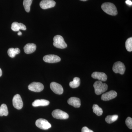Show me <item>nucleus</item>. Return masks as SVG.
<instances>
[{
  "label": "nucleus",
  "instance_id": "0eeeda50",
  "mask_svg": "<svg viewBox=\"0 0 132 132\" xmlns=\"http://www.w3.org/2000/svg\"><path fill=\"white\" fill-rule=\"evenodd\" d=\"M29 90L35 92H40L44 89V87L42 83L39 82H34L29 85Z\"/></svg>",
  "mask_w": 132,
  "mask_h": 132
},
{
  "label": "nucleus",
  "instance_id": "f03ea898",
  "mask_svg": "<svg viewBox=\"0 0 132 132\" xmlns=\"http://www.w3.org/2000/svg\"><path fill=\"white\" fill-rule=\"evenodd\" d=\"M95 93L97 95L103 93L108 90V86L105 83H103L101 81H97L94 84Z\"/></svg>",
  "mask_w": 132,
  "mask_h": 132
},
{
  "label": "nucleus",
  "instance_id": "bb28decb",
  "mask_svg": "<svg viewBox=\"0 0 132 132\" xmlns=\"http://www.w3.org/2000/svg\"><path fill=\"white\" fill-rule=\"evenodd\" d=\"M126 3L127 5H129V6H132V2L131 1H130V0H127V1H126Z\"/></svg>",
  "mask_w": 132,
  "mask_h": 132
},
{
  "label": "nucleus",
  "instance_id": "b1692460",
  "mask_svg": "<svg viewBox=\"0 0 132 132\" xmlns=\"http://www.w3.org/2000/svg\"><path fill=\"white\" fill-rule=\"evenodd\" d=\"M126 48L128 52H131L132 51V38H130L128 39L126 41Z\"/></svg>",
  "mask_w": 132,
  "mask_h": 132
},
{
  "label": "nucleus",
  "instance_id": "9d476101",
  "mask_svg": "<svg viewBox=\"0 0 132 132\" xmlns=\"http://www.w3.org/2000/svg\"><path fill=\"white\" fill-rule=\"evenodd\" d=\"M56 3L53 0H42L40 3V6L42 9H47L54 7Z\"/></svg>",
  "mask_w": 132,
  "mask_h": 132
},
{
  "label": "nucleus",
  "instance_id": "4be33fe9",
  "mask_svg": "<svg viewBox=\"0 0 132 132\" xmlns=\"http://www.w3.org/2000/svg\"><path fill=\"white\" fill-rule=\"evenodd\" d=\"M118 116L117 115H109L105 118V121L106 123L111 124L116 121L118 120Z\"/></svg>",
  "mask_w": 132,
  "mask_h": 132
},
{
  "label": "nucleus",
  "instance_id": "a211bd4d",
  "mask_svg": "<svg viewBox=\"0 0 132 132\" xmlns=\"http://www.w3.org/2000/svg\"><path fill=\"white\" fill-rule=\"evenodd\" d=\"M20 52V50L18 48H11L8 50L7 53L9 56L11 58H14L16 54H19Z\"/></svg>",
  "mask_w": 132,
  "mask_h": 132
},
{
  "label": "nucleus",
  "instance_id": "6ab92c4d",
  "mask_svg": "<svg viewBox=\"0 0 132 132\" xmlns=\"http://www.w3.org/2000/svg\"><path fill=\"white\" fill-rule=\"evenodd\" d=\"M80 84V80L78 77H75L73 79V81L69 83V86L72 88H76L79 86Z\"/></svg>",
  "mask_w": 132,
  "mask_h": 132
},
{
  "label": "nucleus",
  "instance_id": "4468645a",
  "mask_svg": "<svg viewBox=\"0 0 132 132\" xmlns=\"http://www.w3.org/2000/svg\"><path fill=\"white\" fill-rule=\"evenodd\" d=\"M68 103L76 108H79L81 106L80 99L77 97H71L68 100Z\"/></svg>",
  "mask_w": 132,
  "mask_h": 132
},
{
  "label": "nucleus",
  "instance_id": "1a4fd4ad",
  "mask_svg": "<svg viewBox=\"0 0 132 132\" xmlns=\"http://www.w3.org/2000/svg\"><path fill=\"white\" fill-rule=\"evenodd\" d=\"M50 88L56 94L61 95L64 92V89L61 85L55 82H51L50 85Z\"/></svg>",
  "mask_w": 132,
  "mask_h": 132
},
{
  "label": "nucleus",
  "instance_id": "cd10ccee",
  "mask_svg": "<svg viewBox=\"0 0 132 132\" xmlns=\"http://www.w3.org/2000/svg\"><path fill=\"white\" fill-rule=\"evenodd\" d=\"M2 71L1 69L0 68V77L2 76Z\"/></svg>",
  "mask_w": 132,
  "mask_h": 132
},
{
  "label": "nucleus",
  "instance_id": "412c9836",
  "mask_svg": "<svg viewBox=\"0 0 132 132\" xmlns=\"http://www.w3.org/2000/svg\"><path fill=\"white\" fill-rule=\"evenodd\" d=\"M93 111L97 116H100L103 113V110L102 109L99 107L97 104H94L93 106Z\"/></svg>",
  "mask_w": 132,
  "mask_h": 132
},
{
  "label": "nucleus",
  "instance_id": "f3484780",
  "mask_svg": "<svg viewBox=\"0 0 132 132\" xmlns=\"http://www.w3.org/2000/svg\"><path fill=\"white\" fill-rule=\"evenodd\" d=\"M50 104V102L46 100H36L32 104V105L34 107L39 106H46Z\"/></svg>",
  "mask_w": 132,
  "mask_h": 132
},
{
  "label": "nucleus",
  "instance_id": "dca6fc26",
  "mask_svg": "<svg viewBox=\"0 0 132 132\" xmlns=\"http://www.w3.org/2000/svg\"><path fill=\"white\" fill-rule=\"evenodd\" d=\"M36 48V45L34 43H28L24 47V52L27 54L34 53L35 52Z\"/></svg>",
  "mask_w": 132,
  "mask_h": 132
},
{
  "label": "nucleus",
  "instance_id": "5701e85b",
  "mask_svg": "<svg viewBox=\"0 0 132 132\" xmlns=\"http://www.w3.org/2000/svg\"><path fill=\"white\" fill-rule=\"evenodd\" d=\"M32 1L33 0H24L23 1V6L26 12H30V8Z\"/></svg>",
  "mask_w": 132,
  "mask_h": 132
},
{
  "label": "nucleus",
  "instance_id": "20e7f679",
  "mask_svg": "<svg viewBox=\"0 0 132 132\" xmlns=\"http://www.w3.org/2000/svg\"><path fill=\"white\" fill-rule=\"evenodd\" d=\"M36 126L42 130H46L52 127V125L45 119H38L36 121Z\"/></svg>",
  "mask_w": 132,
  "mask_h": 132
},
{
  "label": "nucleus",
  "instance_id": "2eb2a0df",
  "mask_svg": "<svg viewBox=\"0 0 132 132\" xmlns=\"http://www.w3.org/2000/svg\"><path fill=\"white\" fill-rule=\"evenodd\" d=\"M11 29L14 32L19 31L20 29L25 31L27 29L26 26L24 24L21 23H19L16 22H15L12 23Z\"/></svg>",
  "mask_w": 132,
  "mask_h": 132
},
{
  "label": "nucleus",
  "instance_id": "423d86ee",
  "mask_svg": "<svg viewBox=\"0 0 132 132\" xmlns=\"http://www.w3.org/2000/svg\"><path fill=\"white\" fill-rule=\"evenodd\" d=\"M52 115L53 118L58 119H67L69 118L68 114L59 109L53 111Z\"/></svg>",
  "mask_w": 132,
  "mask_h": 132
},
{
  "label": "nucleus",
  "instance_id": "9b49d317",
  "mask_svg": "<svg viewBox=\"0 0 132 132\" xmlns=\"http://www.w3.org/2000/svg\"><path fill=\"white\" fill-rule=\"evenodd\" d=\"M44 61L50 63H54L60 61L61 58L55 55H45L43 58Z\"/></svg>",
  "mask_w": 132,
  "mask_h": 132
},
{
  "label": "nucleus",
  "instance_id": "ddd939ff",
  "mask_svg": "<svg viewBox=\"0 0 132 132\" xmlns=\"http://www.w3.org/2000/svg\"><path fill=\"white\" fill-rule=\"evenodd\" d=\"M92 76L94 79H97L101 81H106L108 78L105 73L100 72H94L92 74Z\"/></svg>",
  "mask_w": 132,
  "mask_h": 132
},
{
  "label": "nucleus",
  "instance_id": "aec40b11",
  "mask_svg": "<svg viewBox=\"0 0 132 132\" xmlns=\"http://www.w3.org/2000/svg\"><path fill=\"white\" fill-rule=\"evenodd\" d=\"M7 107L5 104H2L0 107V116H7L8 115Z\"/></svg>",
  "mask_w": 132,
  "mask_h": 132
},
{
  "label": "nucleus",
  "instance_id": "393cba45",
  "mask_svg": "<svg viewBox=\"0 0 132 132\" xmlns=\"http://www.w3.org/2000/svg\"><path fill=\"white\" fill-rule=\"evenodd\" d=\"M127 126L130 129H132V119L130 117H128L126 120Z\"/></svg>",
  "mask_w": 132,
  "mask_h": 132
},
{
  "label": "nucleus",
  "instance_id": "39448f33",
  "mask_svg": "<svg viewBox=\"0 0 132 132\" xmlns=\"http://www.w3.org/2000/svg\"><path fill=\"white\" fill-rule=\"evenodd\" d=\"M126 67L123 62L120 61L116 62L113 67V71L116 73L123 75L125 73Z\"/></svg>",
  "mask_w": 132,
  "mask_h": 132
},
{
  "label": "nucleus",
  "instance_id": "f8f14e48",
  "mask_svg": "<svg viewBox=\"0 0 132 132\" xmlns=\"http://www.w3.org/2000/svg\"><path fill=\"white\" fill-rule=\"evenodd\" d=\"M117 93L115 91L111 90L102 95L101 99L104 101L110 100L117 97Z\"/></svg>",
  "mask_w": 132,
  "mask_h": 132
},
{
  "label": "nucleus",
  "instance_id": "c85d7f7f",
  "mask_svg": "<svg viewBox=\"0 0 132 132\" xmlns=\"http://www.w3.org/2000/svg\"><path fill=\"white\" fill-rule=\"evenodd\" d=\"M22 34L21 32L20 31H19V32L18 33V35L19 36L21 35Z\"/></svg>",
  "mask_w": 132,
  "mask_h": 132
},
{
  "label": "nucleus",
  "instance_id": "a878e982",
  "mask_svg": "<svg viewBox=\"0 0 132 132\" xmlns=\"http://www.w3.org/2000/svg\"><path fill=\"white\" fill-rule=\"evenodd\" d=\"M81 132H94L92 130H90L87 127H84L82 128Z\"/></svg>",
  "mask_w": 132,
  "mask_h": 132
},
{
  "label": "nucleus",
  "instance_id": "c756f323",
  "mask_svg": "<svg viewBox=\"0 0 132 132\" xmlns=\"http://www.w3.org/2000/svg\"><path fill=\"white\" fill-rule=\"evenodd\" d=\"M81 1H88V0H80Z\"/></svg>",
  "mask_w": 132,
  "mask_h": 132
},
{
  "label": "nucleus",
  "instance_id": "6e6552de",
  "mask_svg": "<svg viewBox=\"0 0 132 132\" xmlns=\"http://www.w3.org/2000/svg\"><path fill=\"white\" fill-rule=\"evenodd\" d=\"M13 104L14 107L17 109H21L23 107V103L20 95H14L13 99Z\"/></svg>",
  "mask_w": 132,
  "mask_h": 132
},
{
  "label": "nucleus",
  "instance_id": "f257e3e1",
  "mask_svg": "<svg viewBox=\"0 0 132 132\" xmlns=\"http://www.w3.org/2000/svg\"><path fill=\"white\" fill-rule=\"evenodd\" d=\"M101 8L105 13L111 15H116L118 14V10L114 4L110 2L103 3Z\"/></svg>",
  "mask_w": 132,
  "mask_h": 132
},
{
  "label": "nucleus",
  "instance_id": "7ed1b4c3",
  "mask_svg": "<svg viewBox=\"0 0 132 132\" xmlns=\"http://www.w3.org/2000/svg\"><path fill=\"white\" fill-rule=\"evenodd\" d=\"M53 45L57 48L64 49L67 47V45L64 41V38L60 35L55 36L53 38Z\"/></svg>",
  "mask_w": 132,
  "mask_h": 132
}]
</instances>
